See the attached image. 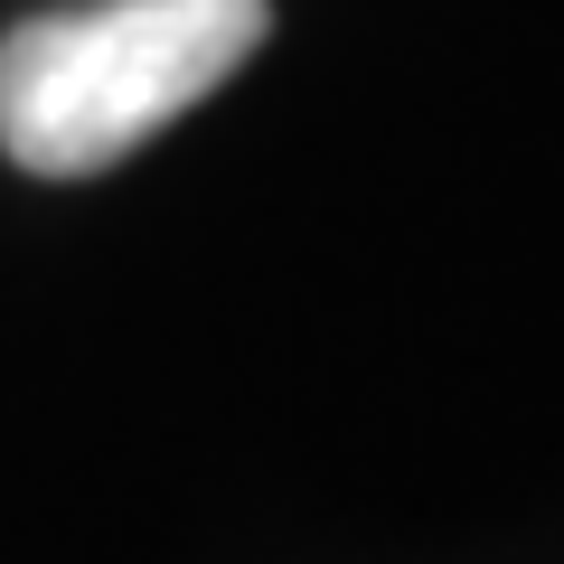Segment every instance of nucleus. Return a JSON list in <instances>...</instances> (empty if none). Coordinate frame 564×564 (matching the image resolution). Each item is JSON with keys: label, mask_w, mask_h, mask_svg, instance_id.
I'll use <instances>...</instances> for the list:
<instances>
[{"label": "nucleus", "mask_w": 564, "mask_h": 564, "mask_svg": "<svg viewBox=\"0 0 564 564\" xmlns=\"http://www.w3.org/2000/svg\"><path fill=\"white\" fill-rule=\"evenodd\" d=\"M273 29V0H85L0 39V151L29 180H95L207 104Z\"/></svg>", "instance_id": "f257e3e1"}]
</instances>
